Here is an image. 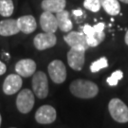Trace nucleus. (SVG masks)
<instances>
[{"instance_id":"nucleus-18","label":"nucleus","mask_w":128,"mask_h":128,"mask_svg":"<svg viewBox=\"0 0 128 128\" xmlns=\"http://www.w3.org/2000/svg\"><path fill=\"white\" fill-rule=\"evenodd\" d=\"M101 5L105 12L112 16H116L120 12L119 0H101Z\"/></svg>"},{"instance_id":"nucleus-17","label":"nucleus","mask_w":128,"mask_h":128,"mask_svg":"<svg viewBox=\"0 0 128 128\" xmlns=\"http://www.w3.org/2000/svg\"><path fill=\"white\" fill-rule=\"evenodd\" d=\"M57 23H58V28L61 30L63 32H71L73 25L69 17V12L68 10H62L56 14Z\"/></svg>"},{"instance_id":"nucleus-27","label":"nucleus","mask_w":128,"mask_h":128,"mask_svg":"<svg viewBox=\"0 0 128 128\" xmlns=\"http://www.w3.org/2000/svg\"><path fill=\"white\" fill-rule=\"evenodd\" d=\"M1 124H2V118H1V115H0V126H1Z\"/></svg>"},{"instance_id":"nucleus-3","label":"nucleus","mask_w":128,"mask_h":128,"mask_svg":"<svg viewBox=\"0 0 128 128\" xmlns=\"http://www.w3.org/2000/svg\"><path fill=\"white\" fill-rule=\"evenodd\" d=\"M108 110L112 119L120 124L128 122V106L122 100L114 98L108 104Z\"/></svg>"},{"instance_id":"nucleus-10","label":"nucleus","mask_w":128,"mask_h":128,"mask_svg":"<svg viewBox=\"0 0 128 128\" xmlns=\"http://www.w3.org/2000/svg\"><path fill=\"white\" fill-rule=\"evenodd\" d=\"M66 43L70 48H84L86 50L89 48L86 41V37L84 32H69L64 37Z\"/></svg>"},{"instance_id":"nucleus-20","label":"nucleus","mask_w":128,"mask_h":128,"mask_svg":"<svg viewBox=\"0 0 128 128\" xmlns=\"http://www.w3.org/2000/svg\"><path fill=\"white\" fill-rule=\"evenodd\" d=\"M108 66V61L105 57H102L99 60L95 61L94 63H92L90 66V71L92 73H96L99 72L101 69H104Z\"/></svg>"},{"instance_id":"nucleus-22","label":"nucleus","mask_w":128,"mask_h":128,"mask_svg":"<svg viewBox=\"0 0 128 128\" xmlns=\"http://www.w3.org/2000/svg\"><path fill=\"white\" fill-rule=\"evenodd\" d=\"M122 78H124V72L122 70H117L113 72L109 78H107V84L110 86H116Z\"/></svg>"},{"instance_id":"nucleus-24","label":"nucleus","mask_w":128,"mask_h":128,"mask_svg":"<svg viewBox=\"0 0 128 128\" xmlns=\"http://www.w3.org/2000/svg\"><path fill=\"white\" fill-rule=\"evenodd\" d=\"M124 41H125V44L128 46V30L125 33V38H124Z\"/></svg>"},{"instance_id":"nucleus-26","label":"nucleus","mask_w":128,"mask_h":128,"mask_svg":"<svg viewBox=\"0 0 128 128\" xmlns=\"http://www.w3.org/2000/svg\"><path fill=\"white\" fill-rule=\"evenodd\" d=\"M119 1L122 2V3H124V4H128V0H119Z\"/></svg>"},{"instance_id":"nucleus-5","label":"nucleus","mask_w":128,"mask_h":128,"mask_svg":"<svg viewBox=\"0 0 128 128\" xmlns=\"http://www.w3.org/2000/svg\"><path fill=\"white\" fill-rule=\"evenodd\" d=\"M35 99L32 90L23 89L19 92L18 96L16 98V106L20 113L28 114L32 110L34 106Z\"/></svg>"},{"instance_id":"nucleus-1","label":"nucleus","mask_w":128,"mask_h":128,"mask_svg":"<svg viewBox=\"0 0 128 128\" xmlns=\"http://www.w3.org/2000/svg\"><path fill=\"white\" fill-rule=\"evenodd\" d=\"M69 90L77 98L80 99H92L99 93V87L95 82L87 80H75L70 84Z\"/></svg>"},{"instance_id":"nucleus-15","label":"nucleus","mask_w":128,"mask_h":128,"mask_svg":"<svg viewBox=\"0 0 128 128\" xmlns=\"http://www.w3.org/2000/svg\"><path fill=\"white\" fill-rule=\"evenodd\" d=\"M20 32L15 19H7L0 21V35L1 36H12Z\"/></svg>"},{"instance_id":"nucleus-16","label":"nucleus","mask_w":128,"mask_h":128,"mask_svg":"<svg viewBox=\"0 0 128 128\" xmlns=\"http://www.w3.org/2000/svg\"><path fill=\"white\" fill-rule=\"evenodd\" d=\"M66 5V0H43L41 7L44 10V12L57 14L59 12L64 10Z\"/></svg>"},{"instance_id":"nucleus-7","label":"nucleus","mask_w":128,"mask_h":128,"mask_svg":"<svg viewBox=\"0 0 128 128\" xmlns=\"http://www.w3.org/2000/svg\"><path fill=\"white\" fill-rule=\"evenodd\" d=\"M84 54L86 50L70 48V50L68 52V63L69 66L76 71L82 70L84 64Z\"/></svg>"},{"instance_id":"nucleus-4","label":"nucleus","mask_w":128,"mask_h":128,"mask_svg":"<svg viewBox=\"0 0 128 128\" xmlns=\"http://www.w3.org/2000/svg\"><path fill=\"white\" fill-rule=\"evenodd\" d=\"M32 90L35 96L39 99H45L48 95V76L43 71H38L32 77Z\"/></svg>"},{"instance_id":"nucleus-6","label":"nucleus","mask_w":128,"mask_h":128,"mask_svg":"<svg viewBox=\"0 0 128 128\" xmlns=\"http://www.w3.org/2000/svg\"><path fill=\"white\" fill-rule=\"evenodd\" d=\"M48 74L55 84H63L66 80V68L64 64L60 60L52 61L48 66Z\"/></svg>"},{"instance_id":"nucleus-14","label":"nucleus","mask_w":128,"mask_h":128,"mask_svg":"<svg viewBox=\"0 0 128 128\" xmlns=\"http://www.w3.org/2000/svg\"><path fill=\"white\" fill-rule=\"evenodd\" d=\"M17 24L20 32L25 34H30L35 32L37 23L35 18L32 15H24L17 19Z\"/></svg>"},{"instance_id":"nucleus-28","label":"nucleus","mask_w":128,"mask_h":128,"mask_svg":"<svg viewBox=\"0 0 128 128\" xmlns=\"http://www.w3.org/2000/svg\"><path fill=\"white\" fill-rule=\"evenodd\" d=\"M10 128H15V127H10Z\"/></svg>"},{"instance_id":"nucleus-25","label":"nucleus","mask_w":128,"mask_h":128,"mask_svg":"<svg viewBox=\"0 0 128 128\" xmlns=\"http://www.w3.org/2000/svg\"><path fill=\"white\" fill-rule=\"evenodd\" d=\"M73 14L75 15H82V10H74Z\"/></svg>"},{"instance_id":"nucleus-19","label":"nucleus","mask_w":128,"mask_h":128,"mask_svg":"<svg viewBox=\"0 0 128 128\" xmlns=\"http://www.w3.org/2000/svg\"><path fill=\"white\" fill-rule=\"evenodd\" d=\"M14 5L12 0H0V15L10 17L14 14Z\"/></svg>"},{"instance_id":"nucleus-2","label":"nucleus","mask_w":128,"mask_h":128,"mask_svg":"<svg viewBox=\"0 0 128 128\" xmlns=\"http://www.w3.org/2000/svg\"><path fill=\"white\" fill-rule=\"evenodd\" d=\"M104 23H99L93 27L90 25H86L82 27V32L86 37V41L89 48L98 46L104 40Z\"/></svg>"},{"instance_id":"nucleus-13","label":"nucleus","mask_w":128,"mask_h":128,"mask_svg":"<svg viewBox=\"0 0 128 128\" xmlns=\"http://www.w3.org/2000/svg\"><path fill=\"white\" fill-rule=\"evenodd\" d=\"M15 71L21 77H30L36 71V63L32 59H23L15 64Z\"/></svg>"},{"instance_id":"nucleus-11","label":"nucleus","mask_w":128,"mask_h":128,"mask_svg":"<svg viewBox=\"0 0 128 128\" xmlns=\"http://www.w3.org/2000/svg\"><path fill=\"white\" fill-rule=\"evenodd\" d=\"M23 81L18 74H10L5 79L3 84V91L6 95H14L22 87Z\"/></svg>"},{"instance_id":"nucleus-9","label":"nucleus","mask_w":128,"mask_h":128,"mask_svg":"<svg viewBox=\"0 0 128 128\" xmlns=\"http://www.w3.org/2000/svg\"><path fill=\"white\" fill-rule=\"evenodd\" d=\"M57 118L56 110L51 105H43L35 113V120L40 124H50Z\"/></svg>"},{"instance_id":"nucleus-8","label":"nucleus","mask_w":128,"mask_h":128,"mask_svg":"<svg viewBox=\"0 0 128 128\" xmlns=\"http://www.w3.org/2000/svg\"><path fill=\"white\" fill-rule=\"evenodd\" d=\"M57 38L55 36V33H48L43 32L39 33L34 37L33 44L35 48L38 50H46L48 48H50L56 45Z\"/></svg>"},{"instance_id":"nucleus-23","label":"nucleus","mask_w":128,"mask_h":128,"mask_svg":"<svg viewBox=\"0 0 128 128\" xmlns=\"http://www.w3.org/2000/svg\"><path fill=\"white\" fill-rule=\"evenodd\" d=\"M6 71H7V66H6V64L0 61V76L6 73Z\"/></svg>"},{"instance_id":"nucleus-12","label":"nucleus","mask_w":128,"mask_h":128,"mask_svg":"<svg viewBox=\"0 0 128 128\" xmlns=\"http://www.w3.org/2000/svg\"><path fill=\"white\" fill-rule=\"evenodd\" d=\"M40 26L44 32L55 33L58 30L56 15L48 12H44L40 16Z\"/></svg>"},{"instance_id":"nucleus-21","label":"nucleus","mask_w":128,"mask_h":128,"mask_svg":"<svg viewBox=\"0 0 128 128\" xmlns=\"http://www.w3.org/2000/svg\"><path fill=\"white\" fill-rule=\"evenodd\" d=\"M84 7L92 12H98L101 10V0H84Z\"/></svg>"}]
</instances>
